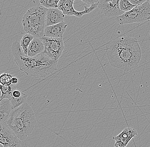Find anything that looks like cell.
<instances>
[{
  "label": "cell",
  "instance_id": "cell-1",
  "mask_svg": "<svg viewBox=\"0 0 150 147\" xmlns=\"http://www.w3.org/2000/svg\"><path fill=\"white\" fill-rule=\"evenodd\" d=\"M107 58L111 66L127 72L138 66L142 51L134 37H121L113 40L106 47Z\"/></svg>",
  "mask_w": 150,
  "mask_h": 147
},
{
  "label": "cell",
  "instance_id": "cell-2",
  "mask_svg": "<svg viewBox=\"0 0 150 147\" xmlns=\"http://www.w3.org/2000/svg\"><path fill=\"white\" fill-rule=\"evenodd\" d=\"M11 50L14 61L21 71L34 77H45L57 70V62L53 60L45 53L33 57L24 54L20 43L16 41L12 44Z\"/></svg>",
  "mask_w": 150,
  "mask_h": 147
},
{
  "label": "cell",
  "instance_id": "cell-3",
  "mask_svg": "<svg viewBox=\"0 0 150 147\" xmlns=\"http://www.w3.org/2000/svg\"><path fill=\"white\" fill-rule=\"evenodd\" d=\"M5 123L23 141L27 139L35 128L36 118L31 107L25 103L13 110Z\"/></svg>",
  "mask_w": 150,
  "mask_h": 147
},
{
  "label": "cell",
  "instance_id": "cell-4",
  "mask_svg": "<svg viewBox=\"0 0 150 147\" xmlns=\"http://www.w3.org/2000/svg\"><path fill=\"white\" fill-rule=\"evenodd\" d=\"M48 9L42 6L28 10L22 18L23 30L34 37L41 39L44 36L46 17Z\"/></svg>",
  "mask_w": 150,
  "mask_h": 147
},
{
  "label": "cell",
  "instance_id": "cell-5",
  "mask_svg": "<svg viewBox=\"0 0 150 147\" xmlns=\"http://www.w3.org/2000/svg\"><path fill=\"white\" fill-rule=\"evenodd\" d=\"M120 25L142 23L150 20V5L149 1L135 6L133 9L116 17Z\"/></svg>",
  "mask_w": 150,
  "mask_h": 147
},
{
  "label": "cell",
  "instance_id": "cell-6",
  "mask_svg": "<svg viewBox=\"0 0 150 147\" xmlns=\"http://www.w3.org/2000/svg\"><path fill=\"white\" fill-rule=\"evenodd\" d=\"M44 44L45 50L43 53L53 60L58 62L64 49L63 38L44 37L41 38Z\"/></svg>",
  "mask_w": 150,
  "mask_h": 147
},
{
  "label": "cell",
  "instance_id": "cell-7",
  "mask_svg": "<svg viewBox=\"0 0 150 147\" xmlns=\"http://www.w3.org/2000/svg\"><path fill=\"white\" fill-rule=\"evenodd\" d=\"M76 0H61L59 3L58 9L61 10L65 15L75 16L78 18L81 17L86 14L90 13L98 7V3L91 5L89 7L84 6L82 11H77L74 8Z\"/></svg>",
  "mask_w": 150,
  "mask_h": 147
},
{
  "label": "cell",
  "instance_id": "cell-8",
  "mask_svg": "<svg viewBox=\"0 0 150 147\" xmlns=\"http://www.w3.org/2000/svg\"><path fill=\"white\" fill-rule=\"evenodd\" d=\"M21 140L6 124H1L0 143L4 147H21Z\"/></svg>",
  "mask_w": 150,
  "mask_h": 147
},
{
  "label": "cell",
  "instance_id": "cell-9",
  "mask_svg": "<svg viewBox=\"0 0 150 147\" xmlns=\"http://www.w3.org/2000/svg\"><path fill=\"white\" fill-rule=\"evenodd\" d=\"M120 0H99L98 7L105 16L116 18L125 13L120 9Z\"/></svg>",
  "mask_w": 150,
  "mask_h": 147
},
{
  "label": "cell",
  "instance_id": "cell-10",
  "mask_svg": "<svg viewBox=\"0 0 150 147\" xmlns=\"http://www.w3.org/2000/svg\"><path fill=\"white\" fill-rule=\"evenodd\" d=\"M67 25L64 22L55 25L47 26L45 28L44 36L55 38H63Z\"/></svg>",
  "mask_w": 150,
  "mask_h": 147
},
{
  "label": "cell",
  "instance_id": "cell-11",
  "mask_svg": "<svg viewBox=\"0 0 150 147\" xmlns=\"http://www.w3.org/2000/svg\"><path fill=\"white\" fill-rule=\"evenodd\" d=\"M65 15L59 9H48L46 17V26L55 25L64 22Z\"/></svg>",
  "mask_w": 150,
  "mask_h": 147
},
{
  "label": "cell",
  "instance_id": "cell-12",
  "mask_svg": "<svg viewBox=\"0 0 150 147\" xmlns=\"http://www.w3.org/2000/svg\"><path fill=\"white\" fill-rule=\"evenodd\" d=\"M137 135V132L134 129L130 127L125 128L117 136L112 137L115 141H120L126 147L132 139Z\"/></svg>",
  "mask_w": 150,
  "mask_h": 147
},
{
  "label": "cell",
  "instance_id": "cell-13",
  "mask_svg": "<svg viewBox=\"0 0 150 147\" xmlns=\"http://www.w3.org/2000/svg\"><path fill=\"white\" fill-rule=\"evenodd\" d=\"M12 104L8 99H4L1 101L0 103V123H5L8 119L12 113Z\"/></svg>",
  "mask_w": 150,
  "mask_h": 147
},
{
  "label": "cell",
  "instance_id": "cell-14",
  "mask_svg": "<svg viewBox=\"0 0 150 147\" xmlns=\"http://www.w3.org/2000/svg\"><path fill=\"white\" fill-rule=\"evenodd\" d=\"M45 47L42 40L34 37L28 47V55L30 57H33L43 53Z\"/></svg>",
  "mask_w": 150,
  "mask_h": 147
},
{
  "label": "cell",
  "instance_id": "cell-15",
  "mask_svg": "<svg viewBox=\"0 0 150 147\" xmlns=\"http://www.w3.org/2000/svg\"><path fill=\"white\" fill-rule=\"evenodd\" d=\"M0 89L1 92L0 101L4 99L10 100L13 97L12 94L14 90L16 89V86L13 85H11L10 86H5L1 84Z\"/></svg>",
  "mask_w": 150,
  "mask_h": 147
},
{
  "label": "cell",
  "instance_id": "cell-16",
  "mask_svg": "<svg viewBox=\"0 0 150 147\" xmlns=\"http://www.w3.org/2000/svg\"><path fill=\"white\" fill-rule=\"evenodd\" d=\"M34 37L31 34L26 33L23 35L21 40V46L24 54L28 55V49L31 42L33 41Z\"/></svg>",
  "mask_w": 150,
  "mask_h": 147
},
{
  "label": "cell",
  "instance_id": "cell-17",
  "mask_svg": "<svg viewBox=\"0 0 150 147\" xmlns=\"http://www.w3.org/2000/svg\"><path fill=\"white\" fill-rule=\"evenodd\" d=\"M28 95L22 93L21 96L19 98H16L13 97L10 99V102L12 104L13 110L22 105L24 103H27Z\"/></svg>",
  "mask_w": 150,
  "mask_h": 147
},
{
  "label": "cell",
  "instance_id": "cell-18",
  "mask_svg": "<svg viewBox=\"0 0 150 147\" xmlns=\"http://www.w3.org/2000/svg\"><path fill=\"white\" fill-rule=\"evenodd\" d=\"M61 0H40V4L47 9H58L59 4Z\"/></svg>",
  "mask_w": 150,
  "mask_h": 147
},
{
  "label": "cell",
  "instance_id": "cell-19",
  "mask_svg": "<svg viewBox=\"0 0 150 147\" xmlns=\"http://www.w3.org/2000/svg\"><path fill=\"white\" fill-rule=\"evenodd\" d=\"M136 6L130 2L129 0H120V8L123 12H128Z\"/></svg>",
  "mask_w": 150,
  "mask_h": 147
},
{
  "label": "cell",
  "instance_id": "cell-20",
  "mask_svg": "<svg viewBox=\"0 0 150 147\" xmlns=\"http://www.w3.org/2000/svg\"><path fill=\"white\" fill-rule=\"evenodd\" d=\"M13 77L8 73H3L0 76V83L1 85L5 86H10L12 85L11 79Z\"/></svg>",
  "mask_w": 150,
  "mask_h": 147
},
{
  "label": "cell",
  "instance_id": "cell-21",
  "mask_svg": "<svg viewBox=\"0 0 150 147\" xmlns=\"http://www.w3.org/2000/svg\"><path fill=\"white\" fill-rule=\"evenodd\" d=\"M129 1L132 4L137 6L143 4L146 2L149 1V0H129Z\"/></svg>",
  "mask_w": 150,
  "mask_h": 147
},
{
  "label": "cell",
  "instance_id": "cell-22",
  "mask_svg": "<svg viewBox=\"0 0 150 147\" xmlns=\"http://www.w3.org/2000/svg\"><path fill=\"white\" fill-rule=\"evenodd\" d=\"M21 94H22V93L21 92L15 89L13 91L12 96L14 98H17L20 97L21 96Z\"/></svg>",
  "mask_w": 150,
  "mask_h": 147
},
{
  "label": "cell",
  "instance_id": "cell-23",
  "mask_svg": "<svg viewBox=\"0 0 150 147\" xmlns=\"http://www.w3.org/2000/svg\"><path fill=\"white\" fill-rule=\"evenodd\" d=\"M81 1L87 4L91 5L94 4L98 3L99 0H81Z\"/></svg>",
  "mask_w": 150,
  "mask_h": 147
},
{
  "label": "cell",
  "instance_id": "cell-24",
  "mask_svg": "<svg viewBox=\"0 0 150 147\" xmlns=\"http://www.w3.org/2000/svg\"><path fill=\"white\" fill-rule=\"evenodd\" d=\"M19 79L16 77H13L11 79V83L12 85H16L18 83Z\"/></svg>",
  "mask_w": 150,
  "mask_h": 147
},
{
  "label": "cell",
  "instance_id": "cell-25",
  "mask_svg": "<svg viewBox=\"0 0 150 147\" xmlns=\"http://www.w3.org/2000/svg\"><path fill=\"white\" fill-rule=\"evenodd\" d=\"M114 146L115 147H125L124 145L120 141H116Z\"/></svg>",
  "mask_w": 150,
  "mask_h": 147
},
{
  "label": "cell",
  "instance_id": "cell-26",
  "mask_svg": "<svg viewBox=\"0 0 150 147\" xmlns=\"http://www.w3.org/2000/svg\"><path fill=\"white\" fill-rule=\"evenodd\" d=\"M0 147H4V146L2 144H1V145H0Z\"/></svg>",
  "mask_w": 150,
  "mask_h": 147
},
{
  "label": "cell",
  "instance_id": "cell-27",
  "mask_svg": "<svg viewBox=\"0 0 150 147\" xmlns=\"http://www.w3.org/2000/svg\"><path fill=\"white\" fill-rule=\"evenodd\" d=\"M149 3L150 5V0H149Z\"/></svg>",
  "mask_w": 150,
  "mask_h": 147
},
{
  "label": "cell",
  "instance_id": "cell-28",
  "mask_svg": "<svg viewBox=\"0 0 150 147\" xmlns=\"http://www.w3.org/2000/svg\"><path fill=\"white\" fill-rule=\"evenodd\" d=\"M149 33H150V32Z\"/></svg>",
  "mask_w": 150,
  "mask_h": 147
}]
</instances>
